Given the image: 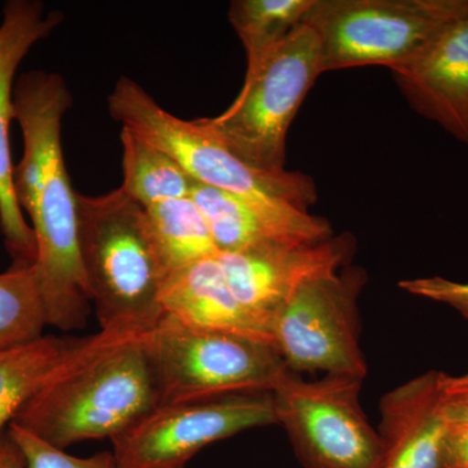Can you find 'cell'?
Returning <instances> with one entry per match:
<instances>
[{"label":"cell","mask_w":468,"mask_h":468,"mask_svg":"<svg viewBox=\"0 0 468 468\" xmlns=\"http://www.w3.org/2000/svg\"><path fill=\"white\" fill-rule=\"evenodd\" d=\"M14 103L24 138L23 158L14 168L15 197L36 237L33 267L48 324L80 331L88 324L92 303L80 257L77 193L61 146L72 95L58 73L32 70L16 80Z\"/></svg>","instance_id":"obj_1"},{"label":"cell","mask_w":468,"mask_h":468,"mask_svg":"<svg viewBox=\"0 0 468 468\" xmlns=\"http://www.w3.org/2000/svg\"><path fill=\"white\" fill-rule=\"evenodd\" d=\"M79 249L101 331L146 335L165 316L169 276L146 209L120 187L77 194Z\"/></svg>","instance_id":"obj_2"},{"label":"cell","mask_w":468,"mask_h":468,"mask_svg":"<svg viewBox=\"0 0 468 468\" xmlns=\"http://www.w3.org/2000/svg\"><path fill=\"white\" fill-rule=\"evenodd\" d=\"M160 406L149 334L132 335L70 369L12 423L54 448L113 439Z\"/></svg>","instance_id":"obj_3"},{"label":"cell","mask_w":468,"mask_h":468,"mask_svg":"<svg viewBox=\"0 0 468 468\" xmlns=\"http://www.w3.org/2000/svg\"><path fill=\"white\" fill-rule=\"evenodd\" d=\"M109 110L122 128L169 154L197 184L249 198L284 201L309 209L318 199L315 183L302 172L260 171L242 162L201 119L172 115L129 77L109 97Z\"/></svg>","instance_id":"obj_4"},{"label":"cell","mask_w":468,"mask_h":468,"mask_svg":"<svg viewBox=\"0 0 468 468\" xmlns=\"http://www.w3.org/2000/svg\"><path fill=\"white\" fill-rule=\"evenodd\" d=\"M468 17V0H314L303 18L319 41L323 73L408 64L446 27Z\"/></svg>","instance_id":"obj_5"},{"label":"cell","mask_w":468,"mask_h":468,"mask_svg":"<svg viewBox=\"0 0 468 468\" xmlns=\"http://www.w3.org/2000/svg\"><path fill=\"white\" fill-rule=\"evenodd\" d=\"M322 73L318 38L301 24L254 75L245 77L229 109L201 119L202 124L250 167L284 172L286 134Z\"/></svg>","instance_id":"obj_6"},{"label":"cell","mask_w":468,"mask_h":468,"mask_svg":"<svg viewBox=\"0 0 468 468\" xmlns=\"http://www.w3.org/2000/svg\"><path fill=\"white\" fill-rule=\"evenodd\" d=\"M160 405L272 392L286 366L271 345L165 315L149 334Z\"/></svg>","instance_id":"obj_7"},{"label":"cell","mask_w":468,"mask_h":468,"mask_svg":"<svg viewBox=\"0 0 468 468\" xmlns=\"http://www.w3.org/2000/svg\"><path fill=\"white\" fill-rule=\"evenodd\" d=\"M365 380L324 375L307 381L285 369L272 389L284 427L304 468H383L385 445L360 406Z\"/></svg>","instance_id":"obj_8"},{"label":"cell","mask_w":468,"mask_h":468,"mask_svg":"<svg viewBox=\"0 0 468 468\" xmlns=\"http://www.w3.org/2000/svg\"><path fill=\"white\" fill-rule=\"evenodd\" d=\"M366 282L365 268L349 264L310 280L277 311L273 338L289 371L365 380L358 301Z\"/></svg>","instance_id":"obj_9"},{"label":"cell","mask_w":468,"mask_h":468,"mask_svg":"<svg viewBox=\"0 0 468 468\" xmlns=\"http://www.w3.org/2000/svg\"><path fill=\"white\" fill-rule=\"evenodd\" d=\"M277 424L271 392L160 405L111 440L119 468H186L211 443Z\"/></svg>","instance_id":"obj_10"},{"label":"cell","mask_w":468,"mask_h":468,"mask_svg":"<svg viewBox=\"0 0 468 468\" xmlns=\"http://www.w3.org/2000/svg\"><path fill=\"white\" fill-rule=\"evenodd\" d=\"M354 248V237L341 234L320 242L251 246L218 258L237 300L272 326L277 311L302 285L349 266Z\"/></svg>","instance_id":"obj_11"},{"label":"cell","mask_w":468,"mask_h":468,"mask_svg":"<svg viewBox=\"0 0 468 468\" xmlns=\"http://www.w3.org/2000/svg\"><path fill=\"white\" fill-rule=\"evenodd\" d=\"M63 21L58 11H48L39 0H9L0 21V211L5 248L15 267L33 266L36 237L17 205L11 155V122L15 120L14 91L21 61L33 46L50 37Z\"/></svg>","instance_id":"obj_12"},{"label":"cell","mask_w":468,"mask_h":468,"mask_svg":"<svg viewBox=\"0 0 468 468\" xmlns=\"http://www.w3.org/2000/svg\"><path fill=\"white\" fill-rule=\"evenodd\" d=\"M190 197L207 221L218 254L266 243L320 242L334 236L328 220L289 202L249 198L197 183Z\"/></svg>","instance_id":"obj_13"},{"label":"cell","mask_w":468,"mask_h":468,"mask_svg":"<svg viewBox=\"0 0 468 468\" xmlns=\"http://www.w3.org/2000/svg\"><path fill=\"white\" fill-rule=\"evenodd\" d=\"M392 73L415 112L468 144V17L446 27Z\"/></svg>","instance_id":"obj_14"},{"label":"cell","mask_w":468,"mask_h":468,"mask_svg":"<svg viewBox=\"0 0 468 468\" xmlns=\"http://www.w3.org/2000/svg\"><path fill=\"white\" fill-rule=\"evenodd\" d=\"M439 381L440 371H430L384 394L378 430L385 445L383 468H445Z\"/></svg>","instance_id":"obj_15"},{"label":"cell","mask_w":468,"mask_h":468,"mask_svg":"<svg viewBox=\"0 0 468 468\" xmlns=\"http://www.w3.org/2000/svg\"><path fill=\"white\" fill-rule=\"evenodd\" d=\"M132 335H138L101 329L85 337L43 335L30 343L0 350V439L17 412L46 387Z\"/></svg>","instance_id":"obj_16"},{"label":"cell","mask_w":468,"mask_h":468,"mask_svg":"<svg viewBox=\"0 0 468 468\" xmlns=\"http://www.w3.org/2000/svg\"><path fill=\"white\" fill-rule=\"evenodd\" d=\"M162 306L165 315L193 328L242 335L276 349L272 326L237 300L218 257L169 273Z\"/></svg>","instance_id":"obj_17"},{"label":"cell","mask_w":468,"mask_h":468,"mask_svg":"<svg viewBox=\"0 0 468 468\" xmlns=\"http://www.w3.org/2000/svg\"><path fill=\"white\" fill-rule=\"evenodd\" d=\"M122 184L120 189L144 208L187 198L196 181L169 154L122 128Z\"/></svg>","instance_id":"obj_18"},{"label":"cell","mask_w":468,"mask_h":468,"mask_svg":"<svg viewBox=\"0 0 468 468\" xmlns=\"http://www.w3.org/2000/svg\"><path fill=\"white\" fill-rule=\"evenodd\" d=\"M314 0H233L228 18L241 39L250 77L286 37L303 23Z\"/></svg>","instance_id":"obj_19"},{"label":"cell","mask_w":468,"mask_h":468,"mask_svg":"<svg viewBox=\"0 0 468 468\" xmlns=\"http://www.w3.org/2000/svg\"><path fill=\"white\" fill-rule=\"evenodd\" d=\"M144 209L169 273L218 257L207 221L192 197L156 203Z\"/></svg>","instance_id":"obj_20"},{"label":"cell","mask_w":468,"mask_h":468,"mask_svg":"<svg viewBox=\"0 0 468 468\" xmlns=\"http://www.w3.org/2000/svg\"><path fill=\"white\" fill-rule=\"evenodd\" d=\"M48 325L34 267L0 273V350L37 340Z\"/></svg>","instance_id":"obj_21"},{"label":"cell","mask_w":468,"mask_h":468,"mask_svg":"<svg viewBox=\"0 0 468 468\" xmlns=\"http://www.w3.org/2000/svg\"><path fill=\"white\" fill-rule=\"evenodd\" d=\"M7 432L23 451L27 468H119L112 452L76 457L43 442L16 424H9Z\"/></svg>","instance_id":"obj_22"},{"label":"cell","mask_w":468,"mask_h":468,"mask_svg":"<svg viewBox=\"0 0 468 468\" xmlns=\"http://www.w3.org/2000/svg\"><path fill=\"white\" fill-rule=\"evenodd\" d=\"M399 285L410 294L446 304L468 320V282L432 276L403 280Z\"/></svg>","instance_id":"obj_23"},{"label":"cell","mask_w":468,"mask_h":468,"mask_svg":"<svg viewBox=\"0 0 468 468\" xmlns=\"http://www.w3.org/2000/svg\"><path fill=\"white\" fill-rule=\"evenodd\" d=\"M440 411L445 421H468V374L440 372Z\"/></svg>","instance_id":"obj_24"},{"label":"cell","mask_w":468,"mask_h":468,"mask_svg":"<svg viewBox=\"0 0 468 468\" xmlns=\"http://www.w3.org/2000/svg\"><path fill=\"white\" fill-rule=\"evenodd\" d=\"M443 466L468 468V421H446Z\"/></svg>","instance_id":"obj_25"},{"label":"cell","mask_w":468,"mask_h":468,"mask_svg":"<svg viewBox=\"0 0 468 468\" xmlns=\"http://www.w3.org/2000/svg\"><path fill=\"white\" fill-rule=\"evenodd\" d=\"M0 468H27L23 451L8 432L0 439Z\"/></svg>","instance_id":"obj_26"},{"label":"cell","mask_w":468,"mask_h":468,"mask_svg":"<svg viewBox=\"0 0 468 468\" xmlns=\"http://www.w3.org/2000/svg\"><path fill=\"white\" fill-rule=\"evenodd\" d=\"M0 230H2V211H0Z\"/></svg>","instance_id":"obj_27"}]
</instances>
